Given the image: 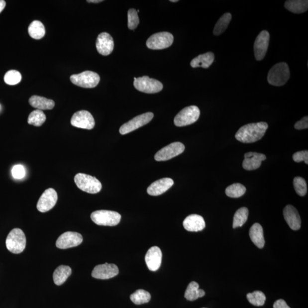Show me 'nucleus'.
Instances as JSON below:
<instances>
[{
	"instance_id": "39",
	"label": "nucleus",
	"mask_w": 308,
	"mask_h": 308,
	"mask_svg": "<svg viewBox=\"0 0 308 308\" xmlns=\"http://www.w3.org/2000/svg\"><path fill=\"white\" fill-rule=\"evenodd\" d=\"M11 174L15 179H21L24 178L26 174L25 168L20 165H15L11 170Z\"/></svg>"
},
{
	"instance_id": "31",
	"label": "nucleus",
	"mask_w": 308,
	"mask_h": 308,
	"mask_svg": "<svg viewBox=\"0 0 308 308\" xmlns=\"http://www.w3.org/2000/svg\"><path fill=\"white\" fill-rule=\"evenodd\" d=\"M248 209L246 207L237 210L233 217V228L242 227L248 219Z\"/></svg>"
},
{
	"instance_id": "27",
	"label": "nucleus",
	"mask_w": 308,
	"mask_h": 308,
	"mask_svg": "<svg viewBox=\"0 0 308 308\" xmlns=\"http://www.w3.org/2000/svg\"><path fill=\"white\" fill-rule=\"evenodd\" d=\"M72 274V269L68 266L62 265L56 269L53 274V280L57 286L63 284Z\"/></svg>"
},
{
	"instance_id": "4",
	"label": "nucleus",
	"mask_w": 308,
	"mask_h": 308,
	"mask_svg": "<svg viewBox=\"0 0 308 308\" xmlns=\"http://www.w3.org/2000/svg\"><path fill=\"white\" fill-rule=\"evenodd\" d=\"M78 188L92 194L99 193L102 189V184L96 177L85 174L79 173L75 177Z\"/></svg>"
},
{
	"instance_id": "35",
	"label": "nucleus",
	"mask_w": 308,
	"mask_h": 308,
	"mask_svg": "<svg viewBox=\"0 0 308 308\" xmlns=\"http://www.w3.org/2000/svg\"><path fill=\"white\" fill-rule=\"evenodd\" d=\"M247 299L252 305L260 307L263 306L266 302V296L261 291H255L247 295Z\"/></svg>"
},
{
	"instance_id": "20",
	"label": "nucleus",
	"mask_w": 308,
	"mask_h": 308,
	"mask_svg": "<svg viewBox=\"0 0 308 308\" xmlns=\"http://www.w3.org/2000/svg\"><path fill=\"white\" fill-rule=\"evenodd\" d=\"M174 181L169 178H165L154 182L148 187L147 193L151 196H159L165 193L174 185Z\"/></svg>"
},
{
	"instance_id": "44",
	"label": "nucleus",
	"mask_w": 308,
	"mask_h": 308,
	"mask_svg": "<svg viewBox=\"0 0 308 308\" xmlns=\"http://www.w3.org/2000/svg\"><path fill=\"white\" fill-rule=\"evenodd\" d=\"M103 1V0H88V1H87L88 2L92 3H99Z\"/></svg>"
},
{
	"instance_id": "18",
	"label": "nucleus",
	"mask_w": 308,
	"mask_h": 308,
	"mask_svg": "<svg viewBox=\"0 0 308 308\" xmlns=\"http://www.w3.org/2000/svg\"><path fill=\"white\" fill-rule=\"evenodd\" d=\"M162 259V253L158 247H151L147 251L145 256V262L149 270L156 271L161 267Z\"/></svg>"
},
{
	"instance_id": "7",
	"label": "nucleus",
	"mask_w": 308,
	"mask_h": 308,
	"mask_svg": "<svg viewBox=\"0 0 308 308\" xmlns=\"http://www.w3.org/2000/svg\"><path fill=\"white\" fill-rule=\"evenodd\" d=\"M70 81L78 87L84 88H94L99 85L100 77L92 71H85L78 75L70 76Z\"/></svg>"
},
{
	"instance_id": "29",
	"label": "nucleus",
	"mask_w": 308,
	"mask_h": 308,
	"mask_svg": "<svg viewBox=\"0 0 308 308\" xmlns=\"http://www.w3.org/2000/svg\"><path fill=\"white\" fill-rule=\"evenodd\" d=\"M28 32L31 37L40 40L45 36V26L40 21H33L29 26Z\"/></svg>"
},
{
	"instance_id": "13",
	"label": "nucleus",
	"mask_w": 308,
	"mask_h": 308,
	"mask_svg": "<svg viewBox=\"0 0 308 308\" xmlns=\"http://www.w3.org/2000/svg\"><path fill=\"white\" fill-rule=\"evenodd\" d=\"M83 237L80 233L76 232H66L58 237L56 246L60 249L75 247L83 243Z\"/></svg>"
},
{
	"instance_id": "43",
	"label": "nucleus",
	"mask_w": 308,
	"mask_h": 308,
	"mask_svg": "<svg viewBox=\"0 0 308 308\" xmlns=\"http://www.w3.org/2000/svg\"><path fill=\"white\" fill-rule=\"evenodd\" d=\"M6 6V2L3 1V0H0V13H1V11L5 8Z\"/></svg>"
},
{
	"instance_id": "19",
	"label": "nucleus",
	"mask_w": 308,
	"mask_h": 308,
	"mask_svg": "<svg viewBox=\"0 0 308 308\" xmlns=\"http://www.w3.org/2000/svg\"><path fill=\"white\" fill-rule=\"evenodd\" d=\"M283 215L290 227L297 231L301 227L302 220L298 210L293 205H287L283 210Z\"/></svg>"
},
{
	"instance_id": "41",
	"label": "nucleus",
	"mask_w": 308,
	"mask_h": 308,
	"mask_svg": "<svg viewBox=\"0 0 308 308\" xmlns=\"http://www.w3.org/2000/svg\"><path fill=\"white\" fill-rule=\"evenodd\" d=\"M295 128L297 130L306 129L308 128V116H304V118L296 122L295 124Z\"/></svg>"
},
{
	"instance_id": "6",
	"label": "nucleus",
	"mask_w": 308,
	"mask_h": 308,
	"mask_svg": "<svg viewBox=\"0 0 308 308\" xmlns=\"http://www.w3.org/2000/svg\"><path fill=\"white\" fill-rule=\"evenodd\" d=\"M200 114V108L196 106L185 107L175 117V125L178 127L190 125L197 121Z\"/></svg>"
},
{
	"instance_id": "3",
	"label": "nucleus",
	"mask_w": 308,
	"mask_h": 308,
	"mask_svg": "<svg viewBox=\"0 0 308 308\" xmlns=\"http://www.w3.org/2000/svg\"><path fill=\"white\" fill-rule=\"evenodd\" d=\"M26 240L24 232L19 228H14L9 232L6 240V246L14 254H19L26 247Z\"/></svg>"
},
{
	"instance_id": "11",
	"label": "nucleus",
	"mask_w": 308,
	"mask_h": 308,
	"mask_svg": "<svg viewBox=\"0 0 308 308\" xmlns=\"http://www.w3.org/2000/svg\"><path fill=\"white\" fill-rule=\"evenodd\" d=\"M185 147L181 142H174L163 147L155 155L157 161H166L181 154L184 152Z\"/></svg>"
},
{
	"instance_id": "23",
	"label": "nucleus",
	"mask_w": 308,
	"mask_h": 308,
	"mask_svg": "<svg viewBox=\"0 0 308 308\" xmlns=\"http://www.w3.org/2000/svg\"><path fill=\"white\" fill-rule=\"evenodd\" d=\"M29 103L31 106L40 110H52L55 106L54 101L38 96L31 97Z\"/></svg>"
},
{
	"instance_id": "25",
	"label": "nucleus",
	"mask_w": 308,
	"mask_h": 308,
	"mask_svg": "<svg viewBox=\"0 0 308 308\" xmlns=\"http://www.w3.org/2000/svg\"><path fill=\"white\" fill-rule=\"evenodd\" d=\"M215 60V55L212 52H207L194 58L191 62V66L193 68H208Z\"/></svg>"
},
{
	"instance_id": "42",
	"label": "nucleus",
	"mask_w": 308,
	"mask_h": 308,
	"mask_svg": "<svg viewBox=\"0 0 308 308\" xmlns=\"http://www.w3.org/2000/svg\"><path fill=\"white\" fill-rule=\"evenodd\" d=\"M274 308H291L284 300H278L274 303Z\"/></svg>"
},
{
	"instance_id": "38",
	"label": "nucleus",
	"mask_w": 308,
	"mask_h": 308,
	"mask_svg": "<svg viewBox=\"0 0 308 308\" xmlns=\"http://www.w3.org/2000/svg\"><path fill=\"white\" fill-rule=\"evenodd\" d=\"M128 28L134 30L137 28L139 23V19L137 11L134 9H130L128 11Z\"/></svg>"
},
{
	"instance_id": "10",
	"label": "nucleus",
	"mask_w": 308,
	"mask_h": 308,
	"mask_svg": "<svg viewBox=\"0 0 308 308\" xmlns=\"http://www.w3.org/2000/svg\"><path fill=\"white\" fill-rule=\"evenodd\" d=\"M154 117L153 112H148L144 114L134 117L120 127L119 132L120 134L125 135L133 131L138 128L146 125L149 123Z\"/></svg>"
},
{
	"instance_id": "1",
	"label": "nucleus",
	"mask_w": 308,
	"mask_h": 308,
	"mask_svg": "<svg viewBox=\"0 0 308 308\" xmlns=\"http://www.w3.org/2000/svg\"><path fill=\"white\" fill-rule=\"evenodd\" d=\"M268 127V124L264 122L245 124L237 131L235 138L244 143H254L263 137Z\"/></svg>"
},
{
	"instance_id": "17",
	"label": "nucleus",
	"mask_w": 308,
	"mask_h": 308,
	"mask_svg": "<svg viewBox=\"0 0 308 308\" xmlns=\"http://www.w3.org/2000/svg\"><path fill=\"white\" fill-rule=\"evenodd\" d=\"M114 40L110 34L106 32L99 34L97 39L96 48L101 55L106 56L110 54L114 49Z\"/></svg>"
},
{
	"instance_id": "34",
	"label": "nucleus",
	"mask_w": 308,
	"mask_h": 308,
	"mask_svg": "<svg viewBox=\"0 0 308 308\" xmlns=\"http://www.w3.org/2000/svg\"><path fill=\"white\" fill-rule=\"evenodd\" d=\"M246 192V188L240 183H235L229 186L225 190V194L228 197L237 198L242 197Z\"/></svg>"
},
{
	"instance_id": "14",
	"label": "nucleus",
	"mask_w": 308,
	"mask_h": 308,
	"mask_svg": "<svg viewBox=\"0 0 308 308\" xmlns=\"http://www.w3.org/2000/svg\"><path fill=\"white\" fill-rule=\"evenodd\" d=\"M270 40V34L267 30L262 31L256 37L254 44V53L257 61H262L266 56Z\"/></svg>"
},
{
	"instance_id": "24",
	"label": "nucleus",
	"mask_w": 308,
	"mask_h": 308,
	"mask_svg": "<svg viewBox=\"0 0 308 308\" xmlns=\"http://www.w3.org/2000/svg\"><path fill=\"white\" fill-rule=\"evenodd\" d=\"M249 236L253 243L259 248H263L265 245L264 232L262 226L259 223L253 224L249 230Z\"/></svg>"
},
{
	"instance_id": "33",
	"label": "nucleus",
	"mask_w": 308,
	"mask_h": 308,
	"mask_svg": "<svg viewBox=\"0 0 308 308\" xmlns=\"http://www.w3.org/2000/svg\"><path fill=\"white\" fill-rule=\"evenodd\" d=\"M46 117L44 112L40 110H36L30 113L28 117V123L31 125L40 127L45 122Z\"/></svg>"
},
{
	"instance_id": "12",
	"label": "nucleus",
	"mask_w": 308,
	"mask_h": 308,
	"mask_svg": "<svg viewBox=\"0 0 308 308\" xmlns=\"http://www.w3.org/2000/svg\"><path fill=\"white\" fill-rule=\"evenodd\" d=\"M73 126L92 130L95 126V120L91 112L86 110L77 111L70 120Z\"/></svg>"
},
{
	"instance_id": "15",
	"label": "nucleus",
	"mask_w": 308,
	"mask_h": 308,
	"mask_svg": "<svg viewBox=\"0 0 308 308\" xmlns=\"http://www.w3.org/2000/svg\"><path fill=\"white\" fill-rule=\"evenodd\" d=\"M58 195L53 189H48L45 191L37 203V208L41 212H46L52 209L56 205Z\"/></svg>"
},
{
	"instance_id": "32",
	"label": "nucleus",
	"mask_w": 308,
	"mask_h": 308,
	"mask_svg": "<svg viewBox=\"0 0 308 308\" xmlns=\"http://www.w3.org/2000/svg\"><path fill=\"white\" fill-rule=\"evenodd\" d=\"M130 299L136 305H142L150 302L151 295L146 291L139 290L130 296Z\"/></svg>"
},
{
	"instance_id": "22",
	"label": "nucleus",
	"mask_w": 308,
	"mask_h": 308,
	"mask_svg": "<svg viewBox=\"0 0 308 308\" xmlns=\"http://www.w3.org/2000/svg\"><path fill=\"white\" fill-rule=\"evenodd\" d=\"M183 224L187 231L190 232L201 231L205 227L204 217L197 214H193L187 216L183 221Z\"/></svg>"
},
{
	"instance_id": "8",
	"label": "nucleus",
	"mask_w": 308,
	"mask_h": 308,
	"mask_svg": "<svg viewBox=\"0 0 308 308\" xmlns=\"http://www.w3.org/2000/svg\"><path fill=\"white\" fill-rule=\"evenodd\" d=\"M134 87L138 91L147 93L154 94L161 92L163 88V85L161 82L149 77L134 78Z\"/></svg>"
},
{
	"instance_id": "2",
	"label": "nucleus",
	"mask_w": 308,
	"mask_h": 308,
	"mask_svg": "<svg viewBox=\"0 0 308 308\" xmlns=\"http://www.w3.org/2000/svg\"><path fill=\"white\" fill-rule=\"evenodd\" d=\"M290 77L289 66L286 62H280L270 69L268 75V83L275 87L285 85Z\"/></svg>"
},
{
	"instance_id": "21",
	"label": "nucleus",
	"mask_w": 308,
	"mask_h": 308,
	"mask_svg": "<svg viewBox=\"0 0 308 308\" xmlns=\"http://www.w3.org/2000/svg\"><path fill=\"white\" fill-rule=\"evenodd\" d=\"M243 167L248 171L259 169L262 162L266 159V156L263 154L249 152L245 154Z\"/></svg>"
},
{
	"instance_id": "36",
	"label": "nucleus",
	"mask_w": 308,
	"mask_h": 308,
	"mask_svg": "<svg viewBox=\"0 0 308 308\" xmlns=\"http://www.w3.org/2000/svg\"><path fill=\"white\" fill-rule=\"evenodd\" d=\"M21 79V73L14 70H9L4 76L5 83L9 85H17L20 83Z\"/></svg>"
},
{
	"instance_id": "5",
	"label": "nucleus",
	"mask_w": 308,
	"mask_h": 308,
	"mask_svg": "<svg viewBox=\"0 0 308 308\" xmlns=\"http://www.w3.org/2000/svg\"><path fill=\"white\" fill-rule=\"evenodd\" d=\"M91 219L97 225L115 226L119 223L121 215L112 210H99L91 214Z\"/></svg>"
},
{
	"instance_id": "28",
	"label": "nucleus",
	"mask_w": 308,
	"mask_h": 308,
	"mask_svg": "<svg viewBox=\"0 0 308 308\" xmlns=\"http://www.w3.org/2000/svg\"><path fill=\"white\" fill-rule=\"evenodd\" d=\"M200 286L197 282H193L189 284L185 292V298L189 301L193 302L205 295V292L200 290Z\"/></svg>"
},
{
	"instance_id": "45",
	"label": "nucleus",
	"mask_w": 308,
	"mask_h": 308,
	"mask_svg": "<svg viewBox=\"0 0 308 308\" xmlns=\"http://www.w3.org/2000/svg\"><path fill=\"white\" fill-rule=\"evenodd\" d=\"M171 2H178V0H171L170 1Z\"/></svg>"
},
{
	"instance_id": "40",
	"label": "nucleus",
	"mask_w": 308,
	"mask_h": 308,
	"mask_svg": "<svg viewBox=\"0 0 308 308\" xmlns=\"http://www.w3.org/2000/svg\"><path fill=\"white\" fill-rule=\"evenodd\" d=\"M293 159L295 162L300 163L304 161L307 165L308 164V150L297 152L293 155Z\"/></svg>"
},
{
	"instance_id": "30",
	"label": "nucleus",
	"mask_w": 308,
	"mask_h": 308,
	"mask_svg": "<svg viewBox=\"0 0 308 308\" xmlns=\"http://www.w3.org/2000/svg\"><path fill=\"white\" fill-rule=\"evenodd\" d=\"M231 18L232 15L229 13H226L222 15L216 23L213 29V34L215 36H219V35L224 33L227 29Z\"/></svg>"
},
{
	"instance_id": "46",
	"label": "nucleus",
	"mask_w": 308,
	"mask_h": 308,
	"mask_svg": "<svg viewBox=\"0 0 308 308\" xmlns=\"http://www.w3.org/2000/svg\"></svg>"
},
{
	"instance_id": "16",
	"label": "nucleus",
	"mask_w": 308,
	"mask_h": 308,
	"mask_svg": "<svg viewBox=\"0 0 308 308\" xmlns=\"http://www.w3.org/2000/svg\"><path fill=\"white\" fill-rule=\"evenodd\" d=\"M118 274V268L115 264L105 263L94 268L92 276L95 279L106 280L114 278Z\"/></svg>"
},
{
	"instance_id": "26",
	"label": "nucleus",
	"mask_w": 308,
	"mask_h": 308,
	"mask_svg": "<svg viewBox=\"0 0 308 308\" xmlns=\"http://www.w3.org/2000/svg\"><path fill=\"white\" fill-rule=\"evenodd\" d=\"M284 6L292 13L301 14L307 11L308 1L307 0H288L285 2Z\"/></svg>"
},
{
	"instance_id": "37",
	"label": "nucleus",
	"mask_w": 308,
	"mask_h": 308,
	"mask_svg": "<svg viewBox=\"0 0 308 308\" xmlns=\"http://www.w3.org/2000/svg\"><path fill=\"white\" fill-rule=\"evenodd\" d=\"M294 186L296 193L301 197L305 196L307 193V185L305 179L296 177L294 178Z\"/></svg>"
},
{
	"instance_id": "9",
	"label": "nucleus",
	"mask_w": 308,
	"mask_h": 308,
	"mask_svg": "<svg viewBox=\"0 0 308 308\" xmlns=\"http://www.w3.org/2000/svg\"><path fill=\"white\" fill-rule=\"evenodd\" d=\"M174 42L173 35L169 32H163L152 35L146 42L148 48L153 50H161L171 46Z\"/></svg>"
}]
</instances>
